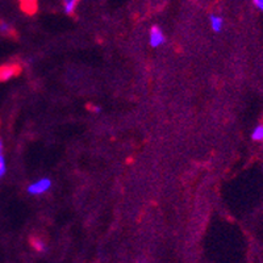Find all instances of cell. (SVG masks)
Masks as SVG:
<instances>
[{
    "mask_svg": "<svg viewBox=\"0 0 263 263\" xmlns=\"http://www.w3.org/2000/svg\"><path fill=\"white\" fill-rule=\"evenodd\" d=\"M21 72V65L16 62L6 63V65L0 66V82H7L9 79L18 77Z\"/></svg>",
    "mask_w": 263,
    "mask_h": 263,
    "instance_id": "cell-1",
    "label": "cell"
},
{
    "mask_svg": "<svg viewBox=\"0 0 263 263\" xmlns=\"http://www.w3.org/2000/svg\"><path fill=\"white\" fill-rule=\"evenodd\" d=\"M51 187V180L49 178H42V179L37 180V182H33L32 184H29L28 187V192L30 195H41L45 194L46 191H49Z\"/></svg>",
    "mask_w": 263,
    "mask_h": 263,
    "instance_id": "cell-2",
    "label": "cell"
},
{
    "mask_svg": "<svg viewBox=\"0 0 263 263\" xmlns=\"http://www.w3.org/2000/svg\"><path fill=\"white\" fill-rule=\"evenodd\" d=\"M164 41H166V40H164V34L161 30V28L154 25V27L150 29V45H152L153 48H158L162 44H164Z\"/></svg>",
    "mask_w": 263,
    "mask_h": 263,
    "instance_id": "cell-3",
    "label": "cell"
},
{
    "mask_svg": "<svg viewBox=\"0 0 263 263\" xmlns=\"http://www.w3.org/2000/svg\"><path fill=\"white\" fill-rule=\"evenodd\" d=\"M20 2V7L23 9V12L27 15H34L39 8V0H18Z\"/></svg>",
    "mask_w": 263,
    "mask_h": 263,
    "instance_id": "cell-4",
    "label": "cell"
},
{
    "mask_svg": "<svg viewBox=\"0 0 263 263\" xmlns=\"http://www.w3.org/2000/svg\"><path fill=\"white\" fill-rule=\"evenodd\" d=\"M0 33H2V34L6 37H15L16 34H17V33H16V30L13 29L12 25L3 20H0Z\"/></svg>",
    "mask_w": 263,
    "mask_h": 263,
    "instance_id": "cell-5",
    "label": "cell"
},
{
    "mask_svg": "<svg viewBox=\"0 0 263 263\" xmlns=\"http://www.w3.org/2000/svg\"><path fill=\"white\" fill-rule=\"evenodd\" d=\"M210 23H211V27H212L213 32L216 33H220L222 30V25H224V20L222 17L217 15H212L210 17Z\"/></svg>",
    "mask_w": 263,
    "mask_h": 263,
    "instance_id": "cell-6",
    "label": "cell"
},
{
    "mask_svg": "<svg viewBox=\"0 0 263 263\" xmlns=\"http://www.w3.org/2000/svg\"><path fill=\"white\" fill-rule=\"evenodd\" d=\"M78 3H79V0H63V8H65V12L69 16L74 15Z\"/></svg>",
    "mask_w": 263,
    "mask_h": 263,
    "instance_id": "cell-7",
    "label": "cell"
},
{
    "mask_svg": "<svg viewBox=\"0 0 263 263\" xmlns=\"http://www.w3.org/2000/svg\"><path fill=\"white\" fill-rule=\"evenodd\" d=\"M251 140L253 141H263V125H258L251 133Z\"/></svg>",
    "mask_w": 263,
    "mask_h": 263,
    "instance_id": "cell-8",
    "label": "cell"
},
{
    "mask_svg": "<svg viewBox=\"0 0 263 263\" xmlns=\"http://www.w3.org/2000/svg\"><path fill=\"white\" fill-rule=\"evenodd\" d=\"M32 243H33V246H34V249H36L37 251H45L46 250V245H45V242L42 241V239L33 238Z\"/></svg>",
    "mask_w": 263,
    "mask_h": 263,
    "instance_id": "cell-9",
    "label": "cell"
},
{
    "mask_svg": "<svg viewBox=\"0 0 263 263\" xmlns=\"http://www.w3.org/2000/svg\"><path fill=\"white\" fill-rule=\"evenodd\" d=\"M6 171H7L6 159H4V156H0V178L4 177Z\"/></svg>",
    "mask_w": 263,
    "mask_h": 263,
    "instance_id": "cell-10",
    "label": "cell"
},
{
    "mask_svg": "<svg viewBox=\"0 0 263 263\" xmlns=\"http://www.w3.org/2000/svg\"><path fill=\"white\" fill-rule=\"evenodd\" d=\"M254 6L259 9L260 12H263V0H253Z\"/></svg>",
    "mask_w": 263,
    "mask_h": 263,
    "instance_id": "cell-11",
    "label": "cell"
},
{
    "mask_svg": "<svg viewBox=\"0 0 263 263\" xmlns=\"http://www.w3.org/2000/svg\"><path fill=\"white\" fill-rule=\"evenodd\" d=\"M88 108H90V109H92V112H99V111H100V108H99V107H93V105H88Z\"/></svg>",
    "mask_w": 263,
    "mask_h": 263,
    "instance_id": "cell-12",
    "label": "cell"
},
{
    "mask_svg": "<svg viewBox=\"0 0 263 263\" xmlns=\"http://www.w3.org/2000/svg\"><path fill=\"white\" fill-rule=\"evenodd\" d=\"M0 156H3V142L0 140Z\"/></svg>",
    "mask_w": 263,
    "mask_h": 263,
    "instance_id": "cell-13",
    "label": "cell"
}]
</instances>
